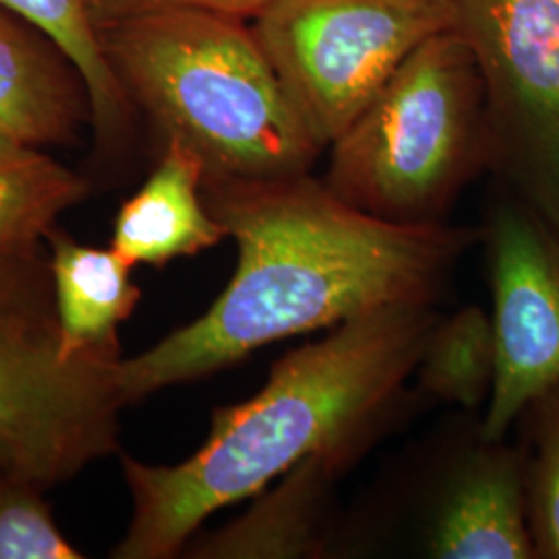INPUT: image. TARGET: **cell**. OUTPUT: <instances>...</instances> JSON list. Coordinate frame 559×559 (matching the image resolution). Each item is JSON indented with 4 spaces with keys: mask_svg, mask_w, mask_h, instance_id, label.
<instances>
[{
    "mask_svg": "<svg viewBox=\"0 0 559 559\" xmlns=\"http://www.w3.org/2000/svg\"><path fill=\"white\" fill-rule=\"evenodd\" d=\"M210 214L239 263L214 305L117 369L122 404L201 380L261 346L330 330L400 302H438L479 228L392 224L336 198L311 173L203 179Z\"/></svg>",
    "mask_w": 559,
    "mask_h": 559,
    "instance_id": "6da1fadb",
    "label": "cell"
},
{
    "mask_svg": "<svg viewBox=\"0 0 559 559\" xmlns=\"http://www.w3.org/2000/svg\"><path fill=\"white\" fill-rule=\"evenodd\" d=\"M440 318L436 302H400L344 321L276 360L253 399L216 408L191 459L154 466L122 456L133 510L112 558L179 556L203 520L302 460L350 473L425 400L408 381Z\"/></svg>",
    "mask_w": 559,
    "mask_h": 559,
    "instance_id": "7a4b0ae2",
    "label": "cell"
},
{
    "mask_svg": "<svg viewBox=\"0 0 559 559\" xmlns=\"http://www.w3.org/2000/svg\"><path fill=\"white\" fill-rule=\"evenodd\" d=\"M129 100L164 140L200 154L205 177L286 179L313 170L311 135L249 21L203 9H156L100 25Z\"/></svg>",
    "mask_w": 559,
    "mask_h": 559,
    "instance_id": "3957f363",
    "label": "cell"
},
{
    "mask_svg": "<svg viewBox=\"0 0 559 559\" xmlns=\"http://www.w3.org/2000/svg\"><path fill=\"white\" fill-rule=\"evenodd\" d=\"M323 185L392 224H441L489 168L485 90L454 27L420 44L336 140Z\"/></svg>",
    "mask_w": 559,
    "mask_h": 559,
    "instance_id": "277c9868",
    "label": "cell"
},
{
    "mask_svg": "<svg viewBox=\"0 0 559 559\" xmlns=\"http://www.w3.org/2000/svg\"><path fill=\"white\" fill-rule=\"evenodd\" d=\"M450 0H272L249 25L311 135L328 145L423 41Z\"/></svg>",
    "mask_w": 559,
    "mask_h": 559,
    "instance_id": "5b68a950",
    "label": "cell"
},
{
    "mask_svg": "<svg viewBox=\"0 0 559 559\" xmlns=\"http://www.w3.org/2000/svg\"><path fill=\"white\" fill-rule=\"evenodd\" d=\"M119 362L67 357L57 316L0 320V477L46 491L117 452Z\"/></svg>",
    "mask_w": 559,
    "mask_h": 559,
    "instance_id": "8992f818",
    "label": "cell"
},
{
    "mask_svg": "<svg viewBox=\"0 0 559 559\" xmlns=\"http://www.w3.org/2000/svg\"><path fill=\"white\" fill-rule=\"evenodd\" d=\"M485 90L496 187L559 237V0H450Z\"/></svg>",
    "mask_w": 559,
    "mask_h": 559,
    "instance_id": "52a82bcc",
    "label": "cell"
},
{
    "mask_svg": "<svg viewBox=\"0 0 559 559\" xmlns=\"http://www.w3.org/2000/svg\"><path fill=\"white\" fill-rule=\"evenodd\" d=\"M402 503L408 556L535 559L522 445L487 438L479 413L462 411L429 438Z\"/></svg>",
    "mask_w": 559,
    "mask_h": 559,
    "instance_id": "ba28073f",
    "label": "cell"
},
{
    "mask_svg": "<svg viewBox=\"0 0 559 559\" xmlns=\"http://www.w3.org/2000/svg\"><path fill=\"white\" fill-rule=\"evenodd\" d=\"M479 230L498 353L480 425L487 438L501 440L524 406L559 381V237L500 187Z\"/></svg>",
    "mask_w": 559,
    "mask_h": 559,
    "instance_id": "9c48e42d",
    "label": "cell"
},
{
    "mask_svg": "<svg viewBox=\"0 0 559 559\" xmlns=\"http://www.w3.org/2000/svg\"><path fill=\"white\" fill-rule=\"evenodd\" d=\"M348 471L334 460H302L278 485L253 496L251 508L216 535L189 547L200 559H321L338 556L344 519L340 480Z\"/></svg>",
    "mask_w": 559,
    "mask_h": 559,
    "instance_id": "30bf717a",
    "label": "cell"
},
{
    "mask_svg": "<svg viewBox=\"0 0 559 559\" xmlns=\"http://www.w3.org/2000/svg\"><path fill=\"white\" fill-rule=\"evenodd\" d=\"M205 164L180 140H164L160 162L115 222L112 249L133 265L162 267L228 237L203 201Z\"/></svg>",
    "mask_w": 559,
    "mask_h": 559,
    "instance_id": "8fae6325",
    "label": "cell"
},
{
    "mask_svg": "<svg viewBox=\"0 0 559 559\" xmlns=\"http://www.w3.org/2000/svg\"><path fill=\"white\" fill-rule=\"evenodd\" d=\"M85 87L71 62L36 27L0 7V131L32 145L73 138Z\"/></svg>",
    "mask_w": 559,
    "mask_h": 559,
    "instance_id": "7c38bea8",
    "label": "cell"
},
{
    "mask_svg": "<svg viewBox=\"0 0 559 559\" xmlns=\"http://www.w3.org/2000/svg\"><path fill=\"white\" fill-rule=\"evenodd\" d=\"M48 239L60 350L67 357L119 353V325L141 297L131 280L135 265L115 249L85 247L57 230Z\"/></svg>",
    "mask_w": 559,
    "mask_h": 559,
    "instance_id": "4fadbf2b",
    "label": "cell"
},
{
    "mask_svg": "<svg viewBox=\"0 0 559 559\" xmlns=\"http://www.w3.org/2000/svg\"><path fill=\"white\" fill-rule=\"evenodd\" d=\"M87 195V182L40 152L0 131V249L36 253L60 214Z\"/></svg>",
    "mask_w": 559,
    "mask_h": 559,
    "instance_id": "5bb4252c",
    "label": "cell"
},
{
    "mask_svg": "<svg viewBox=\"0 0 559 559\" xmlns=\"http://www.w3.org/2000/svg\"><path fill=\"white\" fill-rule=\"evenodd\" d=\"M0 7L36 27L71 62L85 87L90 115L102 140H112L127 120L129 96L102 46L87 0H0Z\"/></svg>",
    "mask_w": 559,
    "mask_h": 559,
    "instance_id": "9a60e30c",
    "label": "cell"
},
{
    "mask_svg": "<svg viewBox=\"0 0 559 559\" xmlns=\"http://www.w3.org/2000/svg\"><path fill=\"white\" fill-rule=\"evenodd\" d=\"M493 321L479 305H466L440 318L431 330L417 365V390L423 399L485 411L496 381Z\"/></svg>",
    "mask_w": 559,
    "mask_h": 559,
    "instance_id": "2e32d148",
    "label": "cell"
},
{
    "mask_svg": "<svg viewBox=\"0 0 559 559\" xmlns=\"http://www.w3.org/2000/svg\"><path fill=\"white\" fill-rule=\"evenodd\" d=\"M516 425L535 559H559V381L524 406Z\"/></svg>",
    "mask_w": 559,
    "mask_h": 559,
    "instance_id": "e0dca14e",
    "label": "cell"
},
{
    "mask_svg": "<svg viewBox=\"0 0 559 559\" xmlns=\"http://www.w3.org/2000/svg\"><path fill=\"white\" fill-rule=\"evenodd\" d=\"M41 489L0 477V559H80L55 524Z\"/></svg>",
    "mask_w": 559,
    "mask_h": 559,
    "instance_id": "ac0fdd59",
    "label": "cell"
},
{
    "mask_svg": "<svg viewBox=\"0 0 559 559\" xmlns=\"http://www.w3.org/2000/svg\"><path fill=\"white\" fill-rule=\"evenodd\" d=\"M48 270L36 253L0 249V320L50 318Z\"/></svg>",
    "mask_w": 559,
    "mask_h": 559,
    "instance_id": "d6986e66",
    "label": "cell"
},
{
    "mask_svg": "<svg viewBox=\"0 0 559 559\" xmlns=\"http://www.w3.org/2000/svg\"><path fill=\"white\" fill-rule=\"evenodd\" d=\"M92 15L98 27L110 21L122 20L135 13L156 9H203L233 15L240 20H251L267 7L272 0H87Z\"/></svg>",
    "mask_w": 559,
    "mask_h": 559,
    "instance_id": "ffe728a7",
    "label": "cell"
}]
</instances>
